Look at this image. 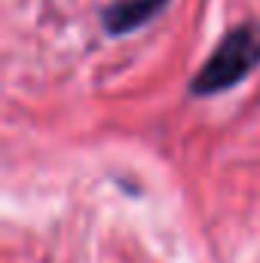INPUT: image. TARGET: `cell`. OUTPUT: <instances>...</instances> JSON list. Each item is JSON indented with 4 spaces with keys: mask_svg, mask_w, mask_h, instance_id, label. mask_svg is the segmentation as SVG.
<instances>
[{
    "mask_svg": "<svg viewBox=\"0 0 260 263\" xmlns=\"http://www.w3.org/2000/svg\"><path fill=\"white\" fill-rule=\"evenodd\" d=\"M257 67H260V22H242V25L230 28L220 37V43L214 46L208 62L199 67V73L190 80L187 89H190L193 98L220 95V92L239 86Z\"/></svg>",
    "mask_w": 260,
    "mask_h": 263,
    "instance_id": "6da1fadb",
    "label": "cell"
},
{
    "mask_svg": "<svg viewBox=\"0 0 260 263\" xmlns=\"http://www.w3.org/2000/svg\"><path fill=\"white\" fill-rule=\"evenodd\" d=\"M169 3L172 0H110L101 9V25L110 37H126L150 25L159 12H165Z\"/></svg>",
    "mask_w": 260,
    "mask_h": 263,
    "instance_id": "7a4b0ae2",
    "label": "cell"
}]
</instances>
